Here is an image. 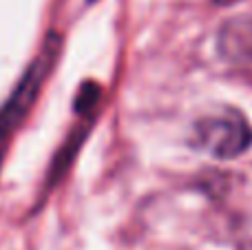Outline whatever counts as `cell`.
Instances as JSON below:
<instances>
[{
	"label": "cell",
	"instance_id": "3957f363",
	"mask_svg": "<svg viewBox=\"0 0 252 250\" xmlns=\"http://www.w3.org/2000/svg\"><path fill=\"white\" fill-rule=\"evenodd\" d=\"M100 97H102V87L97 82H84L80 87L78 95H75L73 102V109L78 115L82 118H89V115L95 111V106L100 104Z\"/></svg>",
	"mask_w": 252,
	"mask_h": 250
},
{
	"label": "cell",
	"instance_id": "6da1fadb",
	"mask_svg": "<svg viewBox=\"0 0 252 250\" xmlns=\"http://www.w3.org/2000/svg\"><path fill=\"white\" fill-rule=\"evenodd\" d=\"M60 49H62L60 35L49 33L47 42L42 44L40 53L25 69V73L20 75L18 84L11 91V95L7 97V102H4L2 109H0V146L20 126L22 120L29 115V111L33 109L35 100H38L40 93H42L44 82H47V78L51 75L53 66H56V62H58Z\"/></svg>",
	"mask_w": 252,
	"mask_h": 250
},
{
	"label": "cell",
	"instance_id": "277c9868",
	"mask_svg": "<svg viewBox=\"0 0 252 250\" xmlns=\"http://www.w3.org/2000/svg\"><path fill=\"white\" fill-rule=\"evenodd\" d=\"M0 162H2V149H0Z\"/></svg>",
	"mask_w": 252,
	"mask_h": 250
},
{
	"label": "cell",
	"instance_id": "7a4b0ae2",
	"mask_svg": "<svg viewBox=\"0 0 252 250\" xmlns=\"http://www.w3.org/2000/svg\"><path fill=\"white\" fill-rule=\"evenodd\" d=\"M192 146L217 159H235L252 146V126L241 111L223 109L197 120Z\"/></svg>",
	"mask_w": 252,
	"mask_h": 250
}]
</instances>
